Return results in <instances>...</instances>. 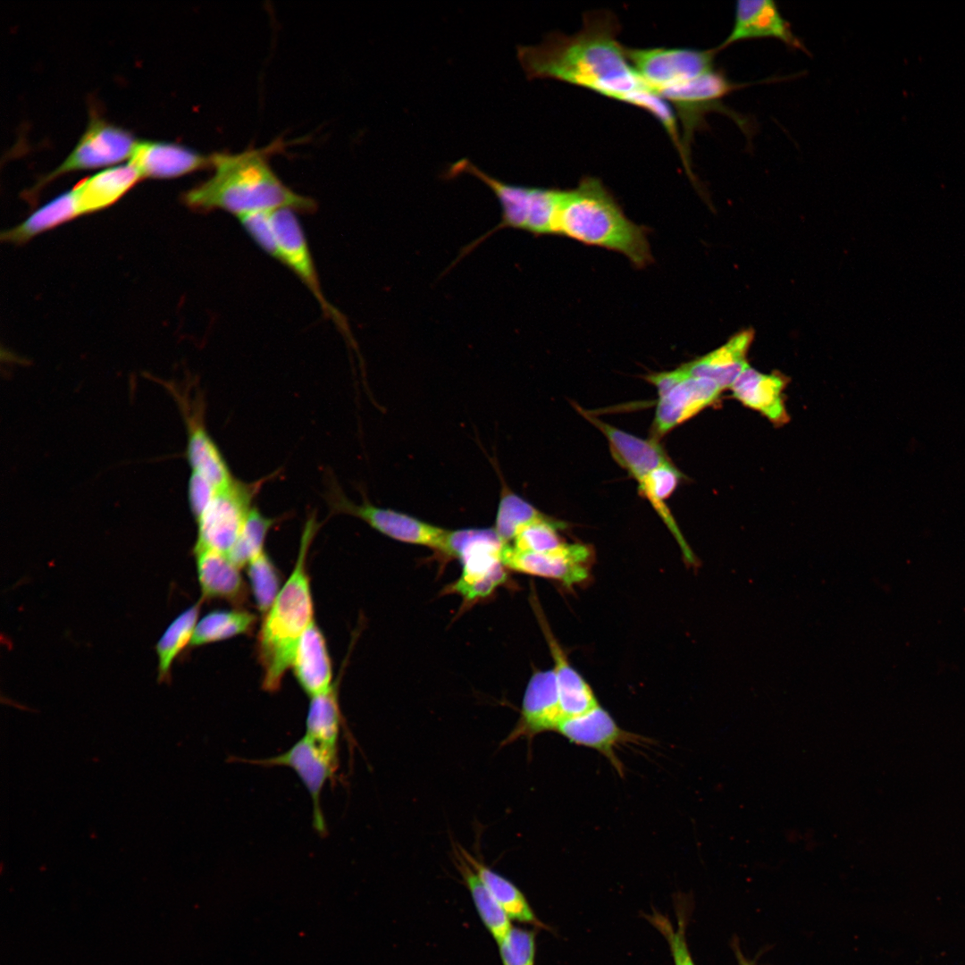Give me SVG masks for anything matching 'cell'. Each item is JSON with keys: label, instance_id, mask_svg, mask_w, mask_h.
Instances as JSON below:
<instances>
[{"label": "cell", "instance_id": "35", "mask_svg": "<svg viewBox=\"0 0 965 965\" xmlns=\"http://www.w3.org/2000/svg\"><path fill=\"white\" fill-rule=\"evenodd\" d=\"M274 523L273 518L264 516L257 508H252L228 554L232 562L240 568L263 552L266 535Z\"/></svg>", "mask_w": 965, "mask_h": 965}, {"label": "cell", "instance_id": "31", "mask_svg": "<svg viewBox=\"0 0 965 965\" xmlns=\"http://www.w3.org/2000/svg\"><path fill=\"white\" fill-rule=\"evenodd\" d=\"M340 723L335 684L328 692L311 697L305 734L335 755H338Z\"/></svg>", "mask_w": 965, "mask_h": 965}, {"label": "cell", "instance_id": "21", "mask_svg": "<svg viewBox=\"0 0 965 965\" xmlns=\"http://www.w3.org/2000/svg\"><path fill=\"white\" fill-rule=\"evenodd\" d=\"M130 163L141 178L173 179L212 166V157L186 146L165 141L138 142Z\"/></svg>", "mask_w": 965, "mask_h": 965}, {"label": "cell", "instance_id": "23", "mask_svg": "<svg viewBox=\"0 0 965 965\" xmlns=\"http://www.w3.org/2000/svg\"><path fill=\"white\" fill-rule=\"evenodd\" d=\"M197 579L205 599H222L240 603L245 597V584L228 555L215 550L194 547Z\"/></svg>", "mask_w": 965, "mask_h": 965}, {"label": "cell", "instance_id": "33", "mask_svg": "<svg viewBox=\"0 0 965 965\" xmlns=\"http://www.w3.org/2000/svg\"><path fill=\"white\" fill-rule=\"evenodd\" d=\"M256 620L254 614L243 609L212 611L197 623L189 645L201 646L246 634Z\"/></svg>", "mask_w": 965, "mask_h": 965}, {"label": "cell", "instance_id": "29", "mask_svg": "<svg viewBox=\"0 0 965 965\" xmlns=\"http://www.w3.org/2000/svg\"><path fill=\"white\" fill-rule=\"evenodd\" d=\"M452 854L454 864L471 894L482 921L499 944L512 928L509 917L464 858L459 843H452Z\"/></svg>", "mask_w": 965, "mask_h": 965}, {"label": "cell", "instance_id": "11", "mask_svg": "<svg viewBox=\"0 0 965 965\" xmlns=\"http://www.w3.org/2000/svg\"><path fill=\"white\" fill-rule=\"evenodd\" d=\"M138 142L129 130L93 117L70 155L37 188L67 172L118 165L130 159Z\"/></svg>", "mask_w": 965, "mask_h": 965}, {"label": "cell", "instance_id": "2", "mask_svg": "<svg viewBox=\"0 0 965 965\" xmlns=\"http://www.w3.org/2000/svg\"><path fill=\"white\" fill-rule=\"evenodd\" d=\"M274 148L211 155L213 175L184 194L187 206L197 211L222 210L237 217L259 211L289 208L312 213L314 199L285 185L270 166L267 155Z\"/></svg>", "mask_w": 965, "mask_h": 965}, {"label": "cell", "instance_id": "9", "mask_svg": "<svg viewBox=\"0 0 965 965\" xmlns=\"http://www.w3.org/2000/svg\"><path fill=\"white\" fill-rule=\"evenodd\" d=\"M325 499L333 514L356 516L387 537L429 547L436 552L441 549L448 533V530L407 514L374 506L366 499L357 504L348 499L334 482L330 485Z\"/></svg>", "mask_w": 965, "mask_h": 965}, {"label": "cell", "instance_id": "15", "mask_svg": "<svg viewBox=\"0 0 965 965\" xmlns=\"http://www.w3.org/2000/svg\"><path fill=\"white\" fill-rule=\"evenodd\" d=\"M248 763L264 767H288L298 775L313 802V823L320 834L326 831L321 806L325 784L335 778L338 755L320 746L306 734L286 751L266 759H250Z\"/></svg>", "mask_w": 965, "mask_h": 965}, {"label": "cell", "instance_id": "36", "mask_svg": "<svg viewBox=\"0 0 965 965\" xmlns=\"http://www.w3.org/2000/svg\"><path fill=\"white\" fill-rule=\"evenodd\" d=\"M247 566L255 601L259 611L264 616L281 589L280 572L264 550Z\"/></svg>", "mask_w": 965, "mask_h": 965}, {"label": "cell", "instance_id": "18", "mask_svg": "<svg viewBox=\"0 0 965 965\" xmlns=\"http://www.w3.org/2000/svg\"><path fill=\"white\" fill-rule=\"evenodd\" d=\"M754 38H776L792 48L806 51L774 1L738 0L732 29L715 50L719 52L734 43Z\"/></svg>", "mask_w": 965, "mask_h": 965}, {"label": "cell", "instance_id": "3", "mask_svg": "<svg viewBox=\"0 0 965 965\" xmlns=\"http://www.w3.org/2000/svg\"><path fill=\"white\" fill-rule=\"evenodd\" d=\"M557 234L617 251L638 267L651 260L643 228L625 217L611 193L594 177L586 176L575 188L561 190Z\"/></svg>", "mask_w": 965, "mask_h": 965}, {"label": "cell", "instance_id": "40", "mask_svg": "<svg viewBox=\"0 0 965 965\" xmlns=\"http://www.w3.org/2000/svg\"><path fill=\"white\" fill-rule=\"evenodd\" d=\"M272 212H253L239 216L238 219L253 240L265 253L278 260L279 249Z\"/></svg>", "mask_w": 965, "mask_h": 965}, {"label": "cell", "instance_id": "8", "mask_svg": "<svg viewBox=\"0 0 965 965\" xmlns=\"http://www.w3.org/2000/svg\"><path fill=\"white\" fill-rule=\"evenodd\" d=\"M744 87L730 80L716 68L695 78L671 85L656 92L669 104L681 126V141L686 158L691 163V145L696 131L707 126L706 115L720 112L729 115L747 133V122L722 104L731 92ZM692 164V163H691Z\"/></svg>", "mask_w": 965, "mask_h": 965}, {"label": "cell", "instance_id": "28", "mask_svg": "<svg viewBox=\"0 0 965 965\" xmlns=\"http://www.w3.org/2000/svg\"><path fill=\"white\" fill-rule=\"evenodd\" d=\"M81 214L74 189L61 193L49 200L23 222L1 234L4 241L21 244L35 236L51 230Z\"/></svg>", "mask_w": 965, "mask_h": 965}, {"label": "cell", "instance_id": "41", "mask_svg": "<svg viewBox=\"0 0 965 965\" xmlns=\"http://www.w3.org/2000/svg\"><path fill=\"white\" fill-rule=\"evenodd\" d=\"M218 490L196 473L189 482V501L194 517L197 519L213 500Z\"/></svg>", "mask_w": 965, "mask_h": 965}, {"label": "cell", "instance_id": "13", "mask_svg": "<svg viewBox=\"0 0 965 965\" xmlns=\"http://www.w3.org/2000/svg\"><path fill=\"white\" fill-rule=\"evenodd\" d=\"M296 213L289 208L272 212L279 249L278 261L298 277L315 298L323 314L331 319L351 341L347 321L323 294L306 237Z\"/></svg>", "mask_w": 965, "mask_h": 965}, {"label": "cell", "instance_id": "25", "mask_svg": "<svg viewBox=\"0 0 965 965\" xmlns=\"http://www.w3.org/2000/svg\"><path fill=\"white\" fill-rule=\"evenodd\" d=\"M786 382L776 373H762L750 365L730 388L736 399L773 423H785L787 414L783 399Z\"/></svg>", "mask_w": 965, "mask_h": 965}, {"label": "cell", "instance_id": "24", "mask_svg": "<svg viewBox=\"0 0 965 965\" xmlns=\"http://www.w3.org/2000/svg\"><path fill=\"white\" fill-rule=\"evenodd\" d=\"M753 336L752 330L743 331L718 348L682 365L689 374L710 379L723 390L731 388L749 366L746 355Z\"/></svg>", "mask_w": 965, "mask_h": 965}, {"label": "cell", "instance_id": "6", "mask_svg": "<svg viewBox=\"0 0 965 965\" xmlns=\"http://www.w3.org/2000/svg\"><path fill=\"white\" fill-rule=\"evenodd\" d=\"M469 173L487 185L496 196L501 207V220L493 229L469 244L459 256L461 258L486 238L506 228L522 230L534 235L557 234V216L560 189L527 187L506 183L485 173L468 159L454 163L447 171V178Z\"/></svg>", "mask_w": 965, "mask_h": 965}, {"label": "cell", "instance_id": "22", "mask_svg": "<svg viewBox=\"0 0 965 965\" xmlns=\"http://www.w3.org/2000/svg\"><path fill=\"white\" fill-rule=\"evenodd\" d=\"M291 667L298 682L310 698L332 687V668L326 641L315 620L302 634Z\"/></svg>", "mask_w": 965, "mask_h": 965}, {"label": "cell", "instance_id": "5", "mask_svg": "<svg viewBox=\"0 0 965 965\" xmlns=\"http://www.w3.org/2000/svg\"><path fill=\"white\" fill-rule=\"evenodd\" d=\"M586 419L603 433L614 459L636 481L642 495L649 500L676 539L685 562L698 566L697 557L665 504L677 487L681 473L663 448L654 439L634 436L592 415Z\"/></svg>", "mask_w": 965, "mask_h": 965}, {"label": "cell", "instance_id": "27", "mask_svg": "<svg viewBox=\"0 0 965 965\" xmlns=\"http://www.w3.org/2000/svg\"><path fill=\"white\" fill-rule=\"evenodd\" d=\"M187 457L192 472L208 481L218 491L233 481L230 469L218 447L208 434L200 414L187 413Z\"/></svg>", "mask_w": 965, "mask_h": 965}, {"label": "cell", "instance_id": "26", "mask_svg": "<svg viewBox=\"0 0 965 965\" xmlns=\"http://www.w3.org/2000/svg\"><path fill=\"white\" fill-rule=\"evenodd\" d=\"M141 176L130 163L98 172L74 188L81 214L110 206L129 191Z\"/></svg>", "mask_w": 965, "mask_h": 965}, {"label": "cell", "instance_id": "16", "mask_svg": "<svg viewBox=\"0 0 965 965\" xmlns=\"http://www.w3.org/2000/svg\"><path fill=\"white\" fill-rule=\"evenodd\" d=\"M566 720L552 669L535 671L524 692L519 719L502 745L550 731L556 732Z\"/></svg>", "mask_w": 965, "mask_h": 965}, {"label": "cell", "instance_id": "1", "mask_svg": "<svg viewBox=\"0 0 965 965\" xmlns=\"http://www.w3.org/2000/svg\"><path fill=\"white\" fill-rule=\"evenodd\" d=\"M621 25L608 10L583 15L573 35L554 32L534 46H518L528 79H550L643 109L652 95L618 40Z\"/></svg>", "mask_w": 965, "mask_h": 965}, {"label": "cell", "instance_id": "42", "mask_svg": "<svg viewBox=\"0 0 965 965\" xmlns=\"http://www.w3.org/2000/svg\"><path fill=\"white\" fill-rule=\"evenodd\" d=\"M734 945H735L734 952H735V954H736V959H737V961H738V965H746L747 959L742 953V952H741L740 948L737 946V944H734Z\"/></svg>", "mask_w": 965, "mask_h": 965}, {"label": "cell", "instance_id": "32", "mask_svg": "<svg viewBox=\"0 0 965 965\" xmlns=\"http://www.w3.org/2000/svg\"><path fill=\"white\" fill-rule=\"evenodd\" d=\"M502 479L501 477L500 498L493 529L502 542L508 544L524 527L550 516L513 492Z\"/></svg>", "mask_w": 965, "mask_h": 965}, {"label": "cell", "instance_id": "7", "mask_svg": "<svg viewBox=\"0 0 965 965\" xmlns=\"http://www.w3.org/2000/svg\"><path fill=\"white\" fill-rule=\"evenodd\" d=\"M494 529L449 531L438 552L448 558H458L460 577L447 587L448 592L463 598L466 606L491 595L506 583L508 575L502 564L505 546Z\"/></svg>", "mask_w": 965, "mask_h": 965}, {"label": "cell", "instance_id": "20", "mask_svg": "<svg viewBox=\"0 0 965 965\" xmlns=\"http://www.w3.org/2000/svg\"><path fill=\"white\" fill-rule=\"evenodd\" d=\"M722 390L714 381L686 372L667 394L658 399L653 424L656 433L663 435L692 418L711 405Z\"/></svg>", "mask_w": 965, "mask_h": 965}, {"label": "cell", "instance_id": "14", "mask_svg": "<svg viewBox=\"0 0 965 965\" xmlns=\"http://www.w3.org/2000/svg\"><path fill=\"white\" fill-rule=\"evenodd\" d=\"M593 561V551L583 543L565 542L547 552H524L505 546L503 566L512 571L559 582L572 587L586 581Z\"/></svg>", "mask_w": 965, "mask_h": 965}, {"label": "cell", "instance_id": "30", "mask_svg": "<svg viewBox=\"0 0 965 965\" xmlns=\"http://www.w3.org/2000/svg\"><path fill=\"white\" fill-rule=\"evenodd\" d=\"M459 849L510 919L540 925L526 898L513 883L491 869L460 844Z\"/></svg>", "mask_w": 965, "mask_h": 965}, {"label": "cell", "instance_id": "43", "mask_svg": "<svg viewBox=\"0 0 965 965\" xmlns=\"http://www.w3.org/2000/svg\"><path fill=\"white\" fill-rule=\"evenodd\" d=\"M746 965H752V964H751V962L750 961L747 960Z\"/></svg>", "mask_w": 965, "mask_h": 965}, {"label": "cell", "instance_id": "34", "mask_svg": "<svg viewBox=\"0 0 965 965\" xmlns=\"http://www.w3.org/2000/svg\"><path fill=\"white\" fill-rule=\"evenodd\" d=\"M200 606L201 601H198L178 615L158 640L155 650L160 681L169 676L174 659L187 644H190Z\"/></svg>", "mask_w": 965, "mask_h": 965}, {"label": "cell", "instance_id": "17", "mask_svg": "<svg viewBox=\"0 0 965 965\" xmlns=\"http://www.w3.org/2000/svg\"><path fill=\"white\" fill-rule=\"evenodd\" d=\"M557 733L570 743L593 749L603 755L617 772L624 775V766L616 750L623 744L639 743L644 738L621 728L608 711L600 704L576 717L566 719Z\"/></svg>", "mask_w": 965, "mask_h": 965}, {"label": "cell", "instance_id": "4", "mask_svg": "<svg viewBox=\"0 0 965 965\" xmlns=\"http://www.w3.org/2000/svg\"><path fill=\"white\" fill-rule=\"evenodd\" d=\"M318 529L315 516L306 522L294 569L264 615L258 635L263 686L276 691L291 667L298 643L314 621V605L306 571V557Z\"/></svg>", "mask_w": 965, "mask_h": 965}, {"label": "cell", "instance_id": "38", "mask_svg": "<svg viewBox=\"0 0 965 965\" xmlns=\"http://www.w3.org/2000/svg\"><path fill=\"white\" fill-rule=\"evenodd\" d=\"M646 919L667 940L675 965H695L688 948L685 921L682 915L677 917L676 927L667 917L656 910L647 915Z\"/></svg>", "mask_w": 965, "mask_h": 965}, {"label": "cell", "instance_id": "19", "mask_svg": "<svg viewBox=\"0 0 965 965\" xmlns=\"http://www.w3.org/2000/svg\"><path fill=\"white\" fill-rule=\"evenodd\" d=\"M530 602L552 657V670L566 720L599 705L592 687L569 662L564 649L555 637L535 592H532Z\"/></svg>", "mask_w": 965, "mask_h": 965}, {"label": "cell", "instance_id": "10", "mask_svg": "<svg viewBox=\"0 0 965 965\" xmlns=\"http://www.w3.org/2000/svg\"><path fill=\"white\" fill-rule=\"evenodd\" d=\"M261 482L245 483L235 480L218 491L206 510L196 519L197 539L195 547L208 548L229 554L244 522L252 509L251 502Z\"/></svg>", "mask_w": 965, "mask_h": 965}, {"label": "cell", "instance_id": "12", "mask_svg": "<svg viewBox=\"0 0 965 965\" xmlns=\"http://www.w3.org/2000/svg\"><path fill=\"white\" fill-rule=\"evenodd\" d=\"M717 53L715 48L626 47L631 63L655 93L716 68L714 60Z\"/></svg>", "mask_w": 965, "mask_h": 965}, {"label": "cell", "instance_id": "37", "mask_svg": "<svg viewBox=\"0 0 965 965\" xmlns=\"http://www.w3.org/2000/svg\"><path fill=\"white\" fill-rule=\"evenodd\" d=\"M565 527L563 522L551 517L533 523L518 532L514 539L515 550L524 552H547L562 546L558 530Z\"/></svg>", "mask_w": 965, "mask_h": 965}, {"label": "cell", "instance_id": "39", "mask_svg": "<svg viewBox=\"0 0 965 965\" xmlns=\"http://www.w3.org/2000/svg\"><path fill=\"white\" fill-rule=\"evenodd\" d=\"M503 965H533L535 957V933L513 927L498 944Z\"/></svg>", "mask_w": 965, "mask_h": 965}]
</instances>
